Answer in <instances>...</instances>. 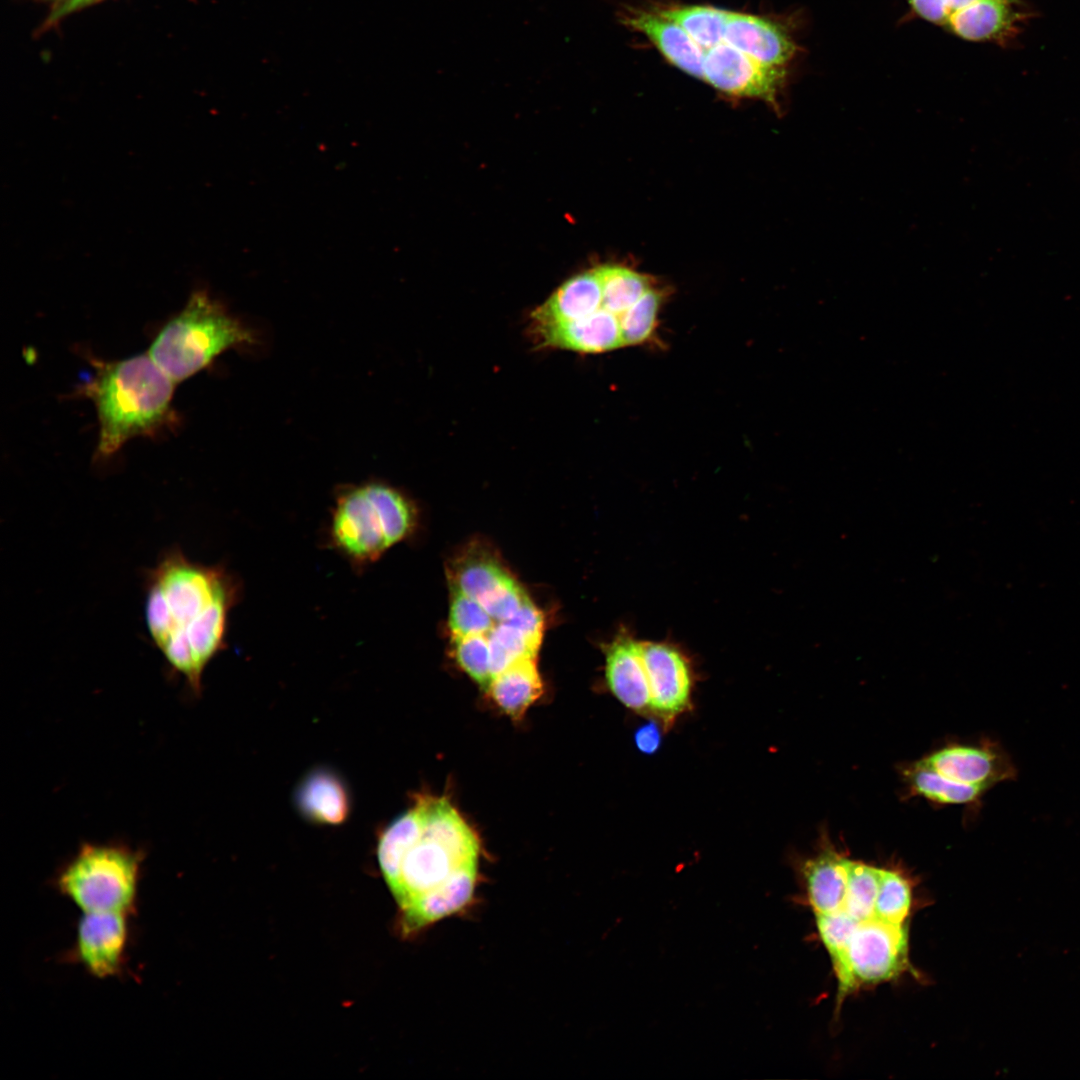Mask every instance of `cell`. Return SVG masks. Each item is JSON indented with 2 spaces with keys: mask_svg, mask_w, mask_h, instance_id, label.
Returning <instances> with one entry per match:
<instances>
[{
  "mask_svg": "<svg viewBox=\"0 0 1080 1080\" xmlns=\"http://www.w3.org/2000/svg\"><path fill=\"white\" fill-rule=\"evenodd\" d=\"M240 585L223 566L190 560L174 547L145 580L148 634L171 671L201 694L206 666L225 647L228 619Z\"/></svg>",
  "mask_w": 1080,
  "mask_h": 1080,
  "instance_id": "6da1fadb",
  "label": "cell"
},
{
  "mask_svg": "<svg viewBox=\"0 0 1080 1080\" xmlns=\"http://www.w3.org/2000/svg\"><path fill=\"white\" fill-rule=\"evenodd\" d=\"M95 376L81 394L95 404L99 420L97 453L108 457L136 436L151 435L170 422L175 382L148 354L94 361Z\"/></svg>",
  "mask_w": 1080,
  "mask_h": 1080,
  "instance_id": "7a4b0ae2",
  "label": "cell"
},
{
  "mask_svg": "<svg viewBox=\"0 0 1080 1080\" xmlns=\"http://www.w3.org/2000/svg\"><path fill=\"white\" fill-rule=\"evenodd\" d=\"M416 511L397 489L378 482L351 486L336 497L330 544L352 564L374 563L413 531Z\"/></svg>",
  "mask_w": 1080,
  "mask_h": 1080,
  "instance_id": "3957f363",
  "label": "cell"
},
{
  "mask_svg": "<svg viewBox=\"0 0 1080 1080\" xmlns=\"http://www.w3.org/2000/svg\"><path fill=\"white\" fill-rule=\"evenodd\" d=\"M254 342L250 329L209 293L199 290L162 327L148 354L176 383L204 369L224 351Z\"/></svg>",
  "mask_w": 1080,
  "mask_h": 1080,
  "instance_id": "277c9868",
  "label": "cell"
},
{
  "mask_svg": "<svg viewBox=\"0 0 1080 1080\" xmlns=\"http://www.w3.org/2000/svg\"><path fill=\"white\" fill-rule=\"evenodd\" d=\"M145 856L121 842H83L57 872L55 888L82 913L133 915Z\"/></svg>",
  "mask_w": 1080,
  "mask_h": 1080,
  "instance_id": "5b68a950",
  "label": "cell"
},
{
  "mask_svg": "<svg viewBox=\"0 0 1080 1080\" xmlns=\"http://www.w3.org/2000/svg\"><path fill=\"white\" fill-rule=\"evenodd\" d=\"M641 650L650 693V714L669 728L691 704L692 663L679 646L668 641L641 640Z\"/></svg>",
  "mask_w": 1080,
  "mask_h": 1080,
  "instance_id": "8992f818",
  "label": "cell"
},
{
  "mask_svg": "<svg viewBox=\"0 0 1080 1080\" xmlns=\"http://www.w3.org/2000/svg\"><path fill=\"white\" fill-rule=\"evenodd\" d=\"M130 916L118 912L82 913L69 960L95 978L120 976L127 962Z\"/></svg>",
  "mask_w": 1080,
  "mask_h": 1080,
  "instance_id": "52a82bcc",
  "label": "cell"
},
{
  "mask_svg": "<svg viewBox=\"0 0 1080 1080\" xmlns=\"http://www.w3.org/2000/svg\"><path fill=\"white\" fill-rule=\"evenodd\" d=\"M908 937L904 925L877 918L859 922L847 948V964L855 986L898 975L907 964Z\"/></svg>",
  "mask_w": 1080,
  "mask_h": 1080,
  "instance_id": "ba28073f",
  "label": "cell"
},
{
  "mask_svg": "<svg viewBox=\"0 0 1080 1080\" xmlns=\"http://www.w3.org/2000/svg\"><path fill=\"white\" fill-rule=\"evenodd\" d=\"M703 80L722 92L759 98L777 106L786 68L763 65L721 41L704 51Z\"/></svg>",
  "mask_w": 1080,
  "mask_h": 1080,
  "instance_id": "9c48e42d",
  "label": "cell"
},
{
  "mask_svg": "<svg viewBox=\"0 0 1080 1080\" xmlns=\"http://www.w3.org/2000/svg\"><path fill=\"white\" fill-rule=\"evenodd\" d=\"M922 19L968 41L999 39L1014 14L1009 0H906Z\"/></svg>",
  "mask_w": 1080,
  "mask_h": 1080,
  "instance_id": "30bf717a",
  "label": "cell"
},
{
  "mask_svg": "<svg viewBox=\"0 0 1080 1080\" xmlns=\"http://www.w3.org/2000/svg\"><path fill=\"white\" fill-rule=\"evenodd\" d=\"M922 761L950 780L988 789L1015 776L1006 754L991 742L980 744H947Z\"/></svg>",
  "mask_w": 1080,
  "mask_h": 1080,
  "instance_id": "8fae6325",
  "label": "cell"
},
{
  "mask_svg": "<svg viewBox=\"0 0 1080 1080\" xmlns=\"http://www.w3.org/2000/svg\"><path fill=\"white\" fill-rule=\"evenodd\" d=\"M723 41L755 61L786 68L797 47L785 27L766 17L729 11Z\"/></svg>",
  "mask_w": 1080,
  "mask_h": 1080,
  "instance_id": "7c38bea8",
  "label": "cell"
},
{
  "mask_svg": "<svg viewBox=\"0 0 1080 1080\" xmlns=\"http://www.w3.org/2000/svg\"><path fill=\"white\" fill-rule=\"evenodd\" d=\"M605 676L612 694L627 708L650 714V693L641 640L621 629L604 647Z\"/></svg>",
  "mask_w": 1080,
  "mask_h": 1080,
  "instance_id": "4fadbf2b",
  "label": "cell"
},
{
  "mask_svg": "<svg viewBox=\"0 0 1080 1080\" xmlns=\"http://www.w3.org/2000/svg\"><path fill=\"white\" fill-rule=\"evenodd\" d=\"M624 22L645 35L674 66L703 80L704 51L675 21L660 12L630 9Z\"/></svg>",
  "mask_w": 1080,
  "mask_h": 1080,
  "instance_id": "5bb4252c",
  "label": "cell"
},
{
  "mask_svg": "<svg viewBox=\"0 0 1080 1080\" xmlns=\"http://www.w3.org/2000/svg\"><path fill=\"white\" fill-rule=\"evenodd\" d=\"M820 843L818 853L803 863L802 874L815 914H832L844 906L850 859L837 851L826 831Z\"/></svg>",
  "mask_w": 1080,
  "mask_h": 1080,
  "instance_id": "9a60e30c",
  "label": "cell"
},
{
  "mask_svg": "<svg viewBox=\"0 0 1080 1080\" xmlns=\"http://www.w3.org/2000/svg\"><path fill=\"white\" fill-rule=\"evenodd\" d=\"M543 344L582 353H601L623 346L619 317L601 307L579 320L536 326Z\"/></svg>",
  "mask_w": 1080,
  "mask_h": 1080,
  "instance_id": "2e32d148",
  "label": "cell"
},
{
  "mask_svg": "<svg viewBox=\"0 0 1080 1080\" xmlns=\"http://www.w3.org/2000/svg\"><path fill=\"white\" fill-rule=\"evenodd\" d=\"M295 801L301 815L315 824H341L351 810L344 782L326 768L315 769L303 778L296 789Z\"/></svg>",
  "mask_w": 1080,
  "mask_h": 1080,
  "instance_id": "e0dca14e",
  "label": "cell"
},
{
  "mask_svg": "<svg viewBox=\"0 0 1080 1080\" xmlns=\"http://www.w3.org/2000/svg\"><path fill=\"white\" fill-rule=\"evenodd\" d=\"M602 307V288L595 270L565 281L533 313L536 326L570 322L587 317Z\"/></svg>",
  "mask_w": 1080,
  "mask_h": 1080,
  "instance_id": "ac0fdd59",
  "label": "cell"
},
{
  "mask_svg": "<svg viewBox=\"0 0 1080 1080\" xmlns=\"http://www.w3.org/2000/svg\"><path fill=\"white\" fill-rule=\"evenodd\" d=\"M515 580L487 552L470 549L449 570L450 590L478 603L496 596Z\"/></svg>",
  "mask_w": 1080,
  "mask_h": 1080,
  "instance_id": "d6986e66",
  "label": "cell"
},
{
  "mask_svg": "<svg viewBox=\"0 0 1080 1080\" xmlns=\"http://www.w3.org/2000/svg\"><path fill=\"white\" fill-rule=\"evenodd\" d=\"M536 658H524L511 664L492 679L488 692L509 716L519 719L543 693Z\"/></svg>",
  "mask_w": 1080,
  "mask_h": 1080,
  "instance_id": "ffe728a7",
  "label": "cell"
},
{
  "mask_svg": "<svg viewBox=\"0 0 1080 1080\" xmlns=\"http://www.w3.org/2000/svg\"><path fill=\"white\" fill-rule=\"evenodd\" d=\"M901 775L911 795L921 796L937 804H969L987 790L950 780L933 770L922 759L904 765Z\"/></svg>",
  "mask_w": 1080,
  "mask_h": 1080,
  "instance_id": "44dd1931",
  "label": "cell"
},
{
  "mask_svg": "<svg viewBox=\"0 0 1080 1080\" xmlns=\"http://www.w3.org/2000/svg\"><path fill=\"white\" fill-rule=\"evenodd\" d=\"M816 924L819 936L832 960L839 994L843 996L856 987L847 964V948L859 922L841 910L832 914H816Z\"/></svg>",
  "mask_w": 1080,
  "mask_h": 1080,
  "instance_id": "7402d4cb",
  "label": "cell"
},
{
  "mask_svg": "<svg viewBox=\"0 0 1080 1080\" xmlns=\"http://www.w3.org/2000/svg\"><path fill=\"white\" fill-rule=\"evenodd\" d=\"M602 288V307L618 317L650 289L647 276L619 265L594 269Z\"/></svg>",
  "mask_w": 1080,
  "mask_h": 1080,
  "instance_id": "603a6c76",
  "label": "cell"
},
{
  "mask_svg": "<svg viewBox=\"0 0 1080 1080\" xmlns=\"http://www.w3.org/2000/svg\"><path fill=\"white\" fill-rule=\"evenodd\" d=\"M659 12L679 24L703 51L723 41L727 10L688 5L668 7Z\"/></svg>",
  "mask_w": 1080,
  "mask_h": 1080,
  "instance_id": "cb8c5ba5",
  "label": "cell"
},
{
  "mask_svg": "<svg viewBox=\"0 0 1080 1080\" xmlns=\"http://www.w3.org/2000/svg\"><path fill=\"white\" fill-rule=\"evenodd\" d=\"M882 868L849 860L848 885L843 909L858 922L875 917Z\"/></svg>",
  "mask_w": 1080,
  "mask_h": 1080,
  "instance_id": "d4e9b609",
  "label": "cell"
},
{
  "mask_svg": "<svg viewBox=\"0 0 1080 1080\" xmlns=\"http://www.w3.org/2000/svg\"><path fill=\"white\" fill-rule=\"evenodd\" d=\"M911 885L895 869H882L875 903V918L894 925H904L911 908Z\"/></svg>",
  "mask_w": 1080,
  "mask_h": 1080,
  "instance_id": "484cf974",
  "label": "cell"
},
{
  "mask_svg": "<svg viewBox=\"0 0 1080 1080\" xmlns=\"http://www.w3.org/2000/svg\"><path fill=\"white\" fill-rule=\"evenodd\" d=\"M661 302L662 294L650 288L619 316L623 346L640 344L651 336Z\"/></svg>",
  "mask_w": 1080,
  "mask_h": 1080,
  "instance_id": "4316f807",
  "label": "cell"
},
{
  "mask_svg": "<svg viewBox=\"0 0 1080 1080\" xmlns=\"http://www.w3.org/2000/svg\"><path fill=\"white\" fill-rule=\"evenodd\" d=\"M451 639L457 663L483 689L488 690L493 675L487 636L476 634Z\"/></svg>",
  "mask_w": 1080,
  "mask_h": 1080,
  "instance_id": "83f0119b",
  "label": "cell"
},
{
  "mask_svg": "<svg viewBox=\"0 0 1080 1080\" xmlns=\"http://www.w3.org/2000/svg\"><path fill=\"white\" fill-rule=\"evenodd\" d=\"M448 626L451 637L487 635L496 622L475 600L451 590Z\"/></svg>",
  "mask_w": 1080,
  "mask_h": 1080,
  "instance_id": "f1b7e54d",
  "label": "cell"
},
{
  "mask_svg": "<svg viewBox=\"0 0 1080 1080\" xmlns=\"http://www.w3.org/2000/svg\"><path fill=\"white\" fill-rule=\"evenodd\" d=\"M104 0H65L52 6L51 11L42 23L40 32H44L57 25L67 16L79 12L85 8L98 4Z\"/></svg>",
  "mask_w": 1080,
  "mask_h": 1080,
  "instance_id": "f546056e",
  "label": "cell"
},
{
  "mask_svg": "<svg viewBox=\"0 0 1080 1080\" xmlns=\"http://www.w3.org/2000/svg\"><path fill=\"white\" fill-rule=\"evenodd\" d=\"M635 745L640 752L651 754L658 750L661 743V734L654 722L640 726L634 734Z\"/></svg>",
  "mask_w": 1080,
  "mask_h": 1080,
  "instance_id": "4dcf8cb0",
  "label": "cell"
},
{
  "mask_svg": "<svg viewBox=\"0 0 1080 1080\" xmlns=\"http://www.w3.org/2000/svg\"><path fill=\"white\" fill-rule=\"evenodd\" d=\"M32 1H38V2H52V6H53V5L57 4V3H60V2H62V1H65V0H32Z\"/></svg>",
  "mask_w": 1080,
  "mask_h": 1080,
  "instance_id": "1f68e13d",
  "label": "cell"
}]
</instances>
